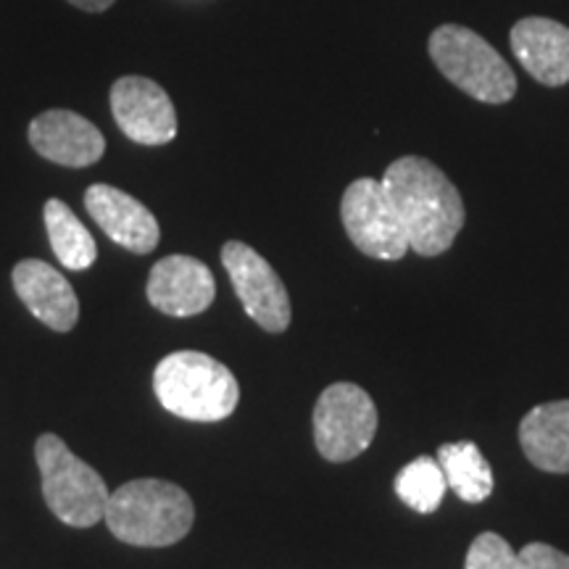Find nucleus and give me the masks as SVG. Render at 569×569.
<instances>
[{"label": "nucleus", "mask_w": 569, "mask_h": 569, "mask_svg": "<svg viewBox=\"0 0 569 569\" xmlns=\"http://www.w3.org/2000/svg\"><path fill=\"white\" fill-rule=\"evenodd\" d=\"M340 217L351 243L372 259L398 261L411 251L407 230L382 188V180L361 177L348 184L340 201Z\"/></svg>", "instance_id": "0eeeda50"}, {"label": "nucleus", "mask_w": 569, "mask_h": 569, "mask_svg": "<svg viewBox=\"0 0 569 569\" xmlns=\"http://www.w3.org/2000/svg\"><path fill=\"white\" fill-rule=\"evenodd\" d=\"M88 213L117 246L130 253H151L161 240V227L151 211L124 190L111 184H90L84 193Z\"/></svg>", "instance_id": "f8f14e48"}, {"label": "nucleus", "mask_w": 569, "mask_h": 569, "mask_svg": "<svg viewBox=\"0 0 569 569\" xmlns=\"http://www.w3.org/2000/svg\"><path fill=\"white\" fill-rule=\"evenodd\" d=\"M222 264L246 315L267 332L288 330L290 296L264 256L240 240H230L222 248Z\"/></svg>", "instance_id": "6e6552de"}, {"label": "nucleus", "mask_w": 569, "mask_h": 569, "mask_svg": "<svg viewBox=\"0 0 569 569\" xmlns=\"http://www.w3.org/2000/svg\"><path fill=\"white\" fill-rule=\"evenodd\" d=\"M377 432V409L365 388L336 382L315 407V443L327 461H351L365 453Z\"/></svg>", "instance_id": "423d86ee"}, {"label": "nucleus", "mask_w": 569, "mask_h": 569, "mask_svg": "<svg viewBox=\"0 0 569 569\" xmlns=\"http://www.w3.org/2000/svg\"><path fill=\"white\" fill-rule=\"evenodd\" d=\"M13 290L34 319L56 332H69L80 319V301L74 288L59 269L40 259L19 261L13 267Z\"/></svg>", "instance_id": "ddd939ff"}, {"label": "nucleus", "mask_w": 569, "mask_h": 569, "mask_svg": "<svg viewBox=\"0 0 569 569\" xmlns=\"http://www.w3.org/2000/svg\"><path fill=\"white\" fill-rule=\"evenodd\" d=\"M106 525L122 543L163 549L188 536L196 522V507L188 490L167 480H132L109 496Z\"/></svg>", "instance_id": "f03ea898"}, {"label": "nucleus", "mask_w": 569, "mask_h": 569, "mask_svg": "<svg viewBox=\"0 0 569 569\" xmlns=\"http://www.w3.org/2000/svg\"><path fill=\"white\" fill-rule=\"evenodd\" d=\"M111 113L119 130L140 146H167L177 138V111L161 84L148 77H122L111 88Z\"/></svg>", "instance_id": "1a4fd4ad"}, {"label": "nucleus", "mask_w": 569, "mask_h": 569, "mask_svg": "<svg viewBox=\"0 0 569 569\" xmlns=\"http://www.w3.org/2000/svg\"><path fill=\"white\" fill-rule=\"evenodd\" d=\"M511 51L540 84L569 82V27L546 17H525L511 27Z\"/></svg>", "instance_id": "4468645a"}, {"label": "nucleus", "mask_w": 569, "mask_h": 569, "mask_svg": "<svg viewBox=\"0 0 569 569\" xmlns=\"http://www.w3.org/2000/svg\"><path fill=\"white\" fill-rule=\"evenodd\" d=\"M446 478L440 469L438 459L419 457L398 472L396 478V493L407 503L409 509L419 511V515H432L440 507L446 496Z\"/></svg>", "instance_id": "a211bd4d"}, {"label": "nucleus", "mask_w": 569, "mask_h": 569, "mask_svg": "<svg viewBox=\"0 0 569 569\" xmlns=\"http://www.w3.org/2000/svg\"><path fill=\"white\" fill-rule=\"evenodd\" d=\"M153 390L169 415L188 422H222L240 401L234 375L201 351L163 356L153 372Z\"/></svg>", "instance_id": "7ed1b4c3"}, {"label": "nucleus", "mask_w": 569, "mask_h": 569, "mask_svg": "<svg viewBox=\"0 0 569 569\" xmlns=\"http://www.w3.org/2000/svg\"><path fill=\"white\" fill-rule=\"evenodd\" d=\"M519 569H569V553L549 543H528L517 553Z\"/></svg>", "instance_id": "aec40b11"}, {"label": "nucleus", "mask_w": 569, "mask_h": 569, "mask_svg": "<svg viewBox=\"0 0 569 569\" xmlns=\"http://www.w3.org/2000/svg\"><path fill=\"white\" fill-rule=\"evenodd\" d=\"M74 9H82L88 13H101V11H109L117 0H69Z\"/></svg>", "instance_id": "412c9836"}, {"label": "nucleus", "mask_w": 569, "mask_h": 569, "mask_svg": "<svg viewBox=\"0 0 569 569\" xmlns=\"http://www.w3.org/2000/svg\"><path fill=\"white\" fill-rule=\"evenodd\" d=\"M217 296L211 269L193 256H167L148 274V301L167 317L203 315Z\"/></svg>", "instance_id": "9d476101"}, {"label": "nucleus", "mask_w": 569, "mask_h": 569, "mask_svg": "<svg viewBox=\"0 0 569 569\" xmlns=\"http://www.w3.org/2000/svg\"><path fill=\"white\" fill-rule=\"evenodd\" d=\"M519 446L543 472H569V401L540 403L519 422Z\"/></svg>", "instance_id": "2eb2a0df"}, {"label": "nucleus", "mask_w": 569, "mask_h": 569, "mask_svg": "<svg viewBox=\"0 0 569 569\" xmlns=\"http://www.w3.org/2000/svg\"><path fill=\"white\" fill-rule=\"evenodd\" d=\"M30 146L59 167L82 169L103 159L106 138L90 119L69 109L42 111L30 124Z\"/></svg>", "instance_id": "9b49d317"}, {"label": "nucleus", "mask_w": 569, "mask_h": 569, "mask_svg": "<svg viewBox=\"0 0 569 569\" xmlns=\"http://www.w3.org/2000/svg\"><path fill=\"white\" fill-rule=\"evenodd\" d=\"M382 188L419 256H440L465 227V201L457 184L422 156H403L382 174Z\"/></svg>", "instance_id": "f257e3e1"}, {"label": "nucleus", "mask_w": 569, "mask_h": 569, "mask_svg": "<svg viewBox=\"0 0 569 569\" xmlns=\"http://www.w3.org/2000/svg\"><path fill=\"white\" fill-rule=\"evenodd\" d=\"M42 217H46V230L53 253L59 256L63 267L71 269V272H82V269L96 264V240H92L88 227L77 219V213L61 198H51L46 209H42Z\"/></svg>", "instance_id": "f3484780"}, {"label": "nucleus", "mask_w": 569, "mask_h": 569, "mask_svg": "<svg viewBox=\"0 0 569 569\" xmlns=\"http://www.w3.org/2000/svg\"><path fill=\"white\" fill-rule=\"evenodd\" d=\"M438 465L443 469L446 486L451 488L461 501L480 503L493 493V472H490V465L472 440H459V443L440 446Z\"/></svg>", "instance_id": "dca6fc26"}, {"label": "nucleus", "mask_w": 569, "mask_h": 569, "mask_svg": "<svg viewBox=\"0 0 569 569\" xmlns=\"http://www.w3.org/2000/svg\"><path fill=\"white\" fill-rule=\"evenodd\" d=\"M465 569H519L517 551L496 532H482L469 546Z\"/></svg>", "instance_id": "6ab92c4d"}, {"label": "nucleus", "mask_w": 569, "mask_h": 569, "mask_svg": "<svg viewBox=\"0 0 569 569\" xmlns=\"http://www.w3.org/2000/svg\"><path fill=\"white\" fill-rule=\"evenodd\" d=\"M34 459L40 467L42 496L48 509L71 528H92L106 515L109 488L88 461L69 451L59 436L46 432L34 443Z\"/></svg>", "instance_id": "39448f33"}, {"label": "nucleus", "mask_w": 569, "mask_h": 569, "mask_svg": "<svg viewBox=\"0 0 569 569\" xmlns=\"http://www.w3.org/2000/svg\"><path fill=\"white\" fill-rule=\"evenodd\" d=\"M430 59L448 82L480 103H507L517 96V77L486 38L461 24L430 34Z\"/></svg>", "instance_id": "20e7f679"}]
</instances>
